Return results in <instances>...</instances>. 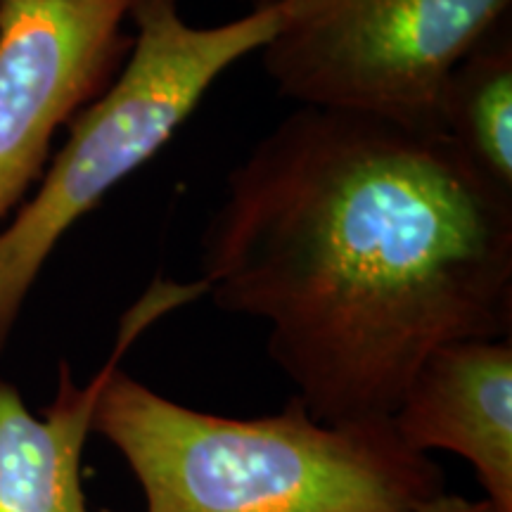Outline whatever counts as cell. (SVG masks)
<instances>
[{
  "label": "cell",
  "mask_w": 512,
  "mask_h": 512,
  "mask_svg": "<svg viewBox=\"0 0 512 512\" xmlns=\"http://www.w3.org/2000/svg\"><path fill=\"white\" fill-rule=\"evenodd\" d=\"M200 264L313 420H384L432 351L510 337L512 190L441 131L297 105L230 171Z\"/></svg>",
  "instance_id": "6da1fadb"
},
{
  "label": "cell",
  "mask_w": 512,
  "mask_h": 512,
  "mask_svg": "<svg viewBox=\"0 0 512 512\" xmlns=\"http://www.w3.org/2000/svg\"><path fill=\"white\" fill-rule=\"evenodd\" d=\"M285 15L280 3L219 27H195L178 0L131 5L133 46L119 74L72 119L41 181L0 226V351L64 235L150 162L214 81L278 34Z\"/></svg>",
  "instance_id": "3957f363"
},
{
  "label": "cell",
  "mask_w": 512,
  "mask_h": 512,
  "mask_svg": "<svg viewBox=\"0 0 512 512\" xmlns=\"http://www.w3.org/2000/svg\"><path fill=\"white\" fill-rule=\"evenodd\" d=\"M413 451H451L475 467L484 501L512 512V342L465 339L432 351L392 415Z\"/></svg>",
  "instance_id": "52a82bcc"
},
{
  "label": "cell",
  "mask_w": 512,
  "mask_h": 512,
  "mask_svg": "<svg viewBox=\"0 0 512 512\" xmlns=\"http://www.w3.org/2000/svg\"><path fill=\"white\" fill-rule=\"evenodd\" d=\"M283 27L261 48L280 95L437 128L458 62L510 15L512 0H285Z\"/></svg>",
  "instance_id": "277c9868"
},
{
  "label": "cell",
  "mask_w": 512,
  "mask_h": 512,
  "mask_svg": "<svg viewBox=\"0 0 512 512\" xmlns=\"http://www.w3.org/2000/svg\"><path fill=\"white\" fill-rule=\"evenodd\" d=\"M136 0H0V226L41 181L62 126L110 86Z\"/></svg>",
  "instance_id": "5b68a950"
},
{
  "label": "cell",
  "mask_w": 512,
  "mask_h": 512,
  "mask_svg": "<svg viewBox=\"0 0 512 512\" xmlns=\"http://www.w3.org/2000/svg\"><path fill=\"white\" fill-rule=\"evenodd\" d=\"M200 297H207L200 278L155 280L121 316L112 354L91 380L76 384L69 363H60L55 399L43 415L31 413L15 384L0 377V512H88L81 458L105 382L152 323Z\"/></svg>",
  "instance_id": "8992f818"
},
{
  "label": "cell",
  "mask_w": 512,
  "mask_h": 512,
  "mask_svg": "<svg viewBox=\"0 0 512 512\" xmlns=\"http://www.w3.org/2000/svg\"><path fill=\"white\" fill-rule=\"evenodd\" d=\"M93 432L126 460L145 512H408L446 491L441 467L392 418L325 425L297 396L275 415L226 418L117 368Z\"/></svg>",
  "instance_id": "7a4b0ae2"
},
{
  "label": "cell",
  "mask_w": 512,
  "mask_h": 512,
  "mask_svg": "<svg viewBox=\"0 0 512 512\" xmlns=\"http://www.w3.org/2000/svg\"><path fill=\"white\" fill-rule=\"evenodd\" d=\"M252 3V10H261V8H273V5L285 3V0H249Z\"/></svg>",
  "instance_id": "30bf717a"
},
{
  "label": "cell",
  "mask_w": 512,
  "mask_h": 512,
  "mask_svg": "<svg viewBox=\"0 0 512 512\" xmlns=\"http://www.w3.org/2000/svg\"><path fill=\"white\" fill-rule=\"evenodd\" d=\"M437 128L486 178L512 190L510 22L467 53L444 83Z\"/></svg>",
  "instance_id": "ba28073f"
},
{
  "label": "cell",
  "mask_w": 512,
  "mask_h": 512,
  "mask_svg": "<svg viewBox=\"0 0 512 512\" xmlns=\"http://www.w3.org/2000/svg\"><path fill=\"white\" fill-rule=\"evenodd\" d=\"M408 512H494V510H491V505L486 503L484 498L482 501H470V498L441 491V494L430 498V501L420 503L418 508Z\"/></svg>",
  "instance_id": "9c48e42d"
}]
</instances>
